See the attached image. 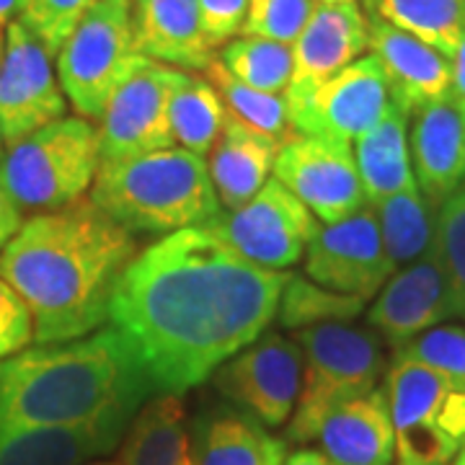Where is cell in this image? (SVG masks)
<instances>
[{"label": "cell", "mask_w": 465, "mask_h": 465, "mask_svg": "<svg viewBox=\"0 0 465 465\" xmlns=\"http://www.w3.org/2000/svg\"><path fill=\"white\" fill-rule=\"evenodd\" d=\"M290 277L251 264L207 228H186L137 251L109 323L153 388L183 396L272 326Z\"/></svg>", "instance_id": "1"}, {"label": "cell", "mask_w": 465, "mask_h": 465, "mask_svg": "<svg viewBox=\"0 0 465 465\" xmlns=\"http://www.w3.org/2000/svg\"><path fill=\"white\" fill-rule=\"evenodd\" d=\"M137 251V235L85 197L24 220L0 251V280L29 308L36 344H65L109 323L114 287Z\"/></svg>", "instance_id": "2"}, {"label": "cell", "mask_w": 465, "mask_h": 465, "mask_svg": "<svg viewBox=\"0 0 465 465\" xmlns=\"http://www.w3.org/2000/svg\"><path fill=\"white\" fill-rule=\"evenodd\" d=\"M153 391L114 329L0 360V430H60L134 414Z\"/></svg>", "instance_id": "3"}, {"label": "cell", "mask_w": 465, "mask_h": 465, "mask_svg": "<svg viewBox=\"0 0 465 465\" xmlns=\"http://www.w3.org/2000/svg\"><path fill=\"white\" fill-rule=\"evenodd\" d=\"M88 200L133 235L202 228L220 213L207 161L176 145L99 166Z\"/></svg>", "instance_id": "4"}, {"label": "cell", "mask_w": 465, "mask_h": 465, "mask_svg": "<svg viewBox=\"0 0 465 465\" xmlns=\"http://www.w3.org/2000/svg\"><path fill=\"white\" fill-rule=\"evenodd\" d=\"M99 166V127L84 116H63L8 148L0 183L21 213L39 215L85 200Z\"/></svg>", "instance_id": "5"}, {"label": "cell", "mask_w": 465, "mask_h": 465, "mask_svg": "<svg viewBox=\"0 0 465 465\" xmlns=\"http://www.w3.org/2000/svg\"><path fill=\"white\" fill-rule=\"evenodd\" d=\"M290 336L302 351V388L287 424V442L308 445L316 421L341 401L365 396L388 370L385 344L372 329L351 321L295 329Z\"/></svg>", "instance_id": "6"}, {"label": "cell", "mask_w": 465, "mask_h": 465, "mask_svg": "<svg viewBox=\"0 0 465 465\" xmlns=\"http://www.w3.org/2000/svg\"><path fill=\"white\" fill-rule=\"evenodd\" d=\"M385 393L399 465H450L465 448V382L393 354Z\"/></svg>", "instance_id": "7"}, {"label": "cell", "mask_w": 465, "mask_h": 465, "mask_svg": "<svg viewBox=\"0 0 465 465\" xmlns=\"http://www.w3.org/2000/svg\"><path fill=\"white\" fill-rule=\"evenodd\" d=\"M145 63L130 8L99 0L57 52V81L78 116L99 122L112 96Z\"/></svg>", "instance_id": "8"}, {"label": "cell", "mask_w": 465, "mask_h": 465, "mask_svg": "<svg viewBox=\"0 0 465 465\" xmlns=\"http://www.w3.org/2000/svg\"><path fill=\"white\" fill-rule=\"evenodd\" d=\"M202 228L251 264L290 272L321 228L316 215L274 176L238 210H220Z\"/></svg>", "instance_id": "9"}, {"label": "cell", "mask_w": 465, "mask_h": 465, "mask_svg": "<svg viewBox=\"0 0 465 465\" xmlns=\"http://www.w3.org/2000/svg\"><path fill=\"white\" fill-rule=\"evenodd\" d=\"M217 393L269 430L287 427L302 388V351L292 336L264 331L213 372Z\"/></svg>", "instance_id": "10"}, {"label": "cell", "mask_w": 465, "mask_h": 465, "mask_svg": "<svg viewBox=\"0 0 465 465\" xmlns=\"http://www.w3.org/2000/svg\"><path fill=\"white\" fill-rule=\"evenodd\" d=\"M186 78V70L148 60L116 91L99 119L101 166L173 148L168 109Z\"/></svg>", "instance_id": "11"}, {"label": "cell", "mask_w": 465, "mask_h": 465, "mask_svg": "<svg viewBox=\"0 0 465 465\" xmlns=\"http://www.w3.org/2000/svg\"><path fill=\"white\" fill-rule=\"evenodd\" d=\"M272 176L326 225L347 220L367 204L354 150L347 143L292 130L280 148Z\"/></svg>", "instance_id": "12"}, {"label": "cell", "mask_w": 465, "mask_h": 465, "mask_svg": "<svg viewBox=\"0 0 465 465\" xmlns=\"http://www.w3.org/2000/svg\"><path fill=\"white\" fill-rule=\"evenodd\" d=\"M67 99L52 70V54L21 21L5 29L0 63V133L14 148L24 137L63 119Z\"/></svg>", "instance_id": "13"}, {"label": "cell", "mask_w": 465, "mask_h": 465, "mask_svg": "<svg viewBox=\"0 0 465 465\" xmlns=\"http://www.w3.org/2000/svg\"><path fill=\"white\" fill-rule=\"evenodd\" d=\"M302 262V274L308 280L351 298H375L393 277L370 202L347 220L321 225Z\"/></svg>", "instance_id": "14"}, {"label": "cell", "mask_w": 465, "mask_h": 465, "mask_svg": "<svg viewBox=\"0 0 465 465\" xmlns=\"http://www.w3.org/2000/svg\"><path fill=\"white\" fill-rule=\"evenodd\" d=\"M388 106L391 94L381 65L372 54H365L318 85L298 109L287 112V119L295 133L354 145L357 137L381 122Z\"/></svg>", "instance_id": "15"}, {"label": "cell", "mask_w": 465, "mask_h": 465, "mask_svg": "<svg viewBox=\"0 0 465 465\" xmlns=\"http://www.w3.org/2000/svg\"><path fill=\"white\" fill-rule=\"evenodd\" d=\"M370 50V21L357 3H318L292 45V75L284 91L287 112L298 109L318 85Z\"/></svg>", "instance_id": "16"}, {"label": "cell", "mask_w": 465, "mask_h": 465, "mask_svg": "<svg viewBox=\"0 0 465 465\" xmlns=\"http://www.w3.org/2000/svg\"><path fill=\"white\" fill-rule=\"evenodd\" d=\"M452 300L442 266L430 249L414 264L393 272L367 308L370 329L393 349L452 318Z\"/></svg>", "instance_id": "17"}, {"label": "cell", "mask_w": 465, "mask_h": 465, "mask_svg": "<svg viewBox=\"0 0 465 465\" xmlns=\"http://www.w3.org/2000/svg\"><path fill=\"white\" fill-rule=\"evenodd\" d=\"M414 116L409 148L416 186L440 210L465 183V99L448 91Z\"/></svg>", "instance_id": "18"}, {"label": "cell", "mask_w": 465, "mask_h": 465, "mask_svg": "<svg viewBox=\"0 0 465 465\" xmlns=\"http://www.w3.org/2000/svg\"><path fill=\"white\" fill-rule=\"evenodd\" d=\"M311 442L339 465H393L396 434L385 385L331 406L316 421Z\"/></svg>", "instance_id": "19"}, {"label": "cell", "mask_w": 465, "mask_h": 465, "mask_svg": "<svg viewBox=\"0 0 465 465\" xmlns=\"http://www.w3.org/2000/svg\"><path fill=\"white\" fill-rule=\"evenodd\" d=\"M370 21V54L378 60L391 101L411 116L452 88L450 57L411 34Z\"/></svg>", "instance_id": "20"}, {"label": "cell", "mask_w": 465, "mask_h": 465, "mask_svg": "<svg viewBox=\"0 0 465 465\" xmlns=\"http://www.w3.org/2000/svg\"><path fill=\"white\" fill-rule=\"evenodd\" d=\"M134 45L143 57L179 70H207L215 50L200 26L197 0H133Z\"/></svg>", "instance_id": "21"}, {"label": "cell", "mask_w": 465, "mask_h": 465, "mask_svg": "<svg viewBox=\"0 0 465 465\" xmlns=\"http://www.w3.org/2000/svg\"><path fill=\"white\" fill-rule=\"evenodd\" d=\"M280 148L282 140L259 133L225 112L223 133L204 158L220 210H238L272 179Z\"/></svg>", "instance_id": "22"}, {"label": "cell", "mask_w": 465, "mask_h": 465, "mask_svg": "<svg viewBox=\"0 0 465 465\" xmlns=\"http://www.w3.org/2000/svg\"><path fill=\"white\" fill-rule=\"evenodd\" d=\"M133 414L60 430H0V465H84L114 452Z\"/></svg>", "instance_id": "23"}, {"label": "cell", "mask_w": 465, "mask_h": 465, "mask_svg": "<svg viewBox=\"0 0 465 465\" xmlns=\"http://www.w3.org/2000/svg\"><path fill=\"white\" fill-rule=\"evenodd\" d=\"M194 465H284L287 440L235 406H213L192 419Z\"/></svg>", "instance_id": "24"}, {"label": "cell", "mask_w": 465, "mask_h": 465, "mask_svg": "<svg viewBox=\"0 0 465 465\" xmlns=\"http://www.w3.org/2000/svg\"><path fill=\"white\" fill-rule=\"evenodd\" d=\"M119 465H194L192 419L182 393L148 396L116 445Z\"/></svg>", "instance_id": "25"}, {"label": "cell", "mask_w": 465, "mask_h": 465, "mask_svg": "<svg viewBox=\"0 0 465 465\" xmlns=\"http://www.w3.org/2000/svg\"><path fill=\"white\" fill-rule=\"evenodd\" d=\"M351 150L370 204L416 186L409 148V114L401 112L393 101L381 122L354 140Z\"/></svg>", "instance_id": "26"}, {"label": "cell", "mask_w": 465, "mask_h": 465, "mask_svg": "<svg viewBox=\"0 0 465 465\" xmlns=\"http://www.w3.org/2000/svg\"><path fill=\"white\" fill-rule=\"evenodd\" d=\"M372 210L378 217L382 249L393 272L414 264L416 259H421L432 249L437 207L430 204V200L419 192V186L375 202Z\"/></svg>", "instance_id": "27"}, {"label": "cell", "mask_w": 465, "mask_h": 465, "mask_svg": "<svg viewBox=\"0 0 465 465\" xmlns=\"http://www.w3.org/2000/svg\"><path fill=\"white\" fill-rule=\"evenodd\" d=\"M372 21L421 39L452 57L465 32V0H365Z\"/></svg>", "instance_id": "28"}, {"label": "cell", "mask_w": 465, "mask_h": 465, "mask_svg": "<svg viewBox=\"0 0 465 465\" xmlns=\"http://www.w3.org/2000/svg\"><path fill=\"white\" fill-rule=\"evenodd\" d=\"M168 124H171L173 145L204 158L217 143L225 124L223 96L207 78H197L189 73V78L171 99Z\"/></svg>", "instance_id": "29"}, {"label": "cell", "mask_w": 465, "mask_h": 465, "mask_svg": "<svg viewBox=\"0 0 465 465\" xmlns=\"http://www.w3.org/2000/svg\"><path fill=\"white\" fill-rule=\"evenodd\" d=\"M220 63L235 81L282 96L292 75V47L259 36H238L223 47Z\"/></svg>", "instance_id": "30"}, {"label": "cell", "mask_w": 465, "mask_h": 465, "mask_svg": "<svg viewBox=\"0 0 465 465\" xmlns=\"http://www.w3.org/2000/svg\"><path fill=\"white\" fill-rule=\"evenodd\" d=\"M367 308V300L351 298L333 292L329 287H321L305 274H292L284 284L282 298H280V311L277 318L284 329H308V326H321V323H341V321H354L362 316Z\"/></svg>", "instance_id": "31"}, {"label": "cell", "mask_w": 465, "mask_h": 465, "mask_svg": "<svg viewBox=\"0 0 465 465\" xmlns=\"http://www.w3.org/2000/svg\"><path fill=\"white\" fill-rule=\"evenodd\" d=\"M204 73H207V81L215 85L217 94L223 96L228 114L241 119L243 124H249L259 133L274 137V140H282V143L287 140V134L292 133L284 96L264 94V91H256L251 85L235 81L217 57Z\"/></svg>", "instance_id": "32"}, {"label": "cell", "mask_w": 465, "mask_h": 465, "mask_svg": "<svg viewBox=\"0 0 465 465\" xmlns=\"http://www.w3.org/2000/svg\"><path fill=\"white\" fill-rule=\"evenodd\" d=\"M432 251L448 280L452 313L465 321V183L437 210Z\"/></svg>", "instance_id": "33"}, {"label": "cell", "mask_w": 465, "mask_h": 465, "mask_svg": "<svg viewBox=\"0 0 465 465\" xmlns=\"http://www.w3.org/2000/svg\"><path fill=\"white\" fill-rule=\"evenodd\" d=\"M99 0H18V21L47 47L50 54H57L65 39L75 32L81 18Z\"/></svg>", "instance_id": "34"}, {"label": "cell", "mask_w": 465, "mask_h": 465, "mask_svg": "<svg viewBox=\"0 0 465 465\" xmlns=\"http://www.w3.org/2000/svg\"><path fill=\"white\" fill-rule=\"evenodd\" d=\"M316 5V0H249V14L241 34L292 47Z\"/></svg>", "instance_id": "35"}, {"label": "cell", "mask_w": 465, "mask_h": 465, "mask_svg": "<svg viewBox=\"0 0 465 465\" xmlns=\"http://www.w3.org/2000/svg\"><path fill=\"white\" fill-rule=\"evenodd\" d=\"M393 354L434 367L437 372L452 381L465 382V329L463 326H434L419 333L409 344L399 347Z\"/></svg>", "instance_id": "36"}, {"label": "cell", "mask_w": 465, "mask_h": 465, "mask_svg": "<svg viewBox=\"0 0 465 465\" xmlns=\"http://www.w3.org/2000/svg\"><path fill=\"white\" fill-rule=\"evenodd\" d=\"M197 14L207 45L217 50L243 32L249 0H197Z\"/></svg>", "instance_id": "37"}, {"label": "cell", "mask_w": 465, "mask_h": 465, "mask_svg": "<svg viewBox=\"0 0 465 465\" xmlns=\"http://www.w3.org/2000/svg\"><path fill=\"white\" fill-rule=\"evenodd\" d=\"M34 341V323L29 308L16 290L0 280V360L18 354Z\"/></svg>", "instance_id": "38"}, {"label": "cell", "mask_w": 465, "mask_h": 465, "mask_svg": "<svg viewBox=\"0 0 465 465\" xmlns=\"http://www.w3.org/2000/svg\"><path fill=\"white\" fill-rule=\"evenodd\" d=\"M21 225H24V213L0 183V251L8 246V241L16 235Z\"/></svg>", "instance_id": "39"}, {"label": "cell", "mask_w": 465, "mask_h": 465, "mask_svg": "<svg viewBox=\"0 0 465 465\" xmlns=\"http://www.w3.org/2000/svg\"><path fill=\"white\" fill-rule=\"evenodd\" d=\"M450 65H452V88L450 91H455L458 96L465 99V32L460 36V45H458L455 54L450 57Z\"/></svg>", "instance_id": "40"}, {"label": "cell", "mask_w": 465, "mask_h": 465, "mask_svg": "<svg viewBox=\"0 0 465 465\" xmlns=\"http://www.w3.org/2000/svg\"><path fill=\"white\" fill-rule=\"evenodd\" d=\"M284 465H339L331 458H326L321 450L316 448H300L292 455H287Z\"/></svg>", "instance_id": "41"}, {"label": "cell", "mask_w": 465, "mask_h": 465, "mask_svg": "<svg viewBox=\"0 0 465 465\" xmlns=\"http://www.w3.org/2000/svg\"><path fill=\"white\" fill-rule=\"evenodd\" d=\"M18 16V0H0V34L5 32Z\"/></svg>", "instance_id": "42"}, {"label": "cell", "mask_w": 465, "mask_h": 465, "mask_svg": "<svg viewBox=\"0 0 465 465\" xmlns=\"http://www.w3.org/2000/svg\"><path fill=\"white\" fill-rule=\"evenodd\" d=\"M450 465H465V448L460 450V452H458L455 458H452V463H450Z\"/></svg>", "instance_id": "43"}, {"label": "cell", "mask_w": 465, "mask_h": 465, "mask_svg": "<svg viewBox=\"0 0 465 465\" xmlns=\"http://www.w3.org/2000/svg\"><path fill=\"white\" fill-rule=\"evenodd\" d=\"M104 3H114V5H122V8H130L133 0H104Z\"/></svg>", "instance_id": "44"}, {"label": "cell", "mask_w": 465, "mask_h": 465, "mask_svg": "<svg viewBox=\"0 0 465 465\" xmlns=\"http://www.w3.org/2000/svg\"><path fill=\"white\" fill-rule=\"evenodd\" d=\"M84 465H119L116 460H91V463H84Z\"/></svg>", "instance_id": "45"}, {"label": "cell", "mask_w": 465, "mask_h": 465, "mask_svg": "<svg viewBox=\"0 0 465 465\" xmlns=\"http://www.w3.org/2000/svg\"><path fill=\"white\" fill-rule=\"evenodd\" d=\"M3 54H5V36L0 34V63H3Z\"/></svg>", "instance_id": "46"}, {"label": "cell", "mask_w": 465, "mask_h": 465, "mask_svg": "<svg viewBox=\"0 0 465 465\" xmlns=\"http://www.w3.org/2000/svg\"><path fill=\"white\" fill-rule=\"evenodd\" d=\"M316 3H354V0H316Z\"/></svg>", "instance_id": "47"}, {"label": "cell", "mask_w": 465, "mask_h": 465, "mask_svg": "<svg viewBox=\"0 0 465 465\" xmlns=\"http://www.w3.org/2000/svg\"><path fill=\"white\" fill-rule=\"evenodd\" d=\"M3 145H5V143H3V133H0V161H3V155H5V153H3Z\"/></svg>", "instance_id": "48"}]
</instances>
